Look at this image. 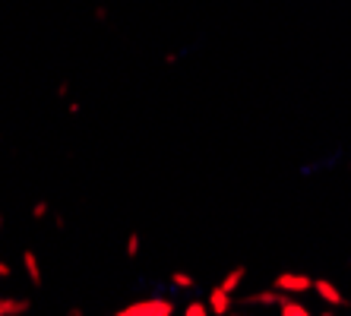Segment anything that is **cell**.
<instances>
[{"label": "cell", "instance_id": "cell-1", "mask_svg": "<svg viewBox=\"0 0 351 316\" xmlns=\"http://www.w3.org/2000/svg\"><path fill=\"white\" fill-rule=\"evenodd\" d=\"M174 304L165 297H149V300H136V304H127V307L117 310V316H171Z\"/></svg>", "mask_w": 351, "mask_h": 316}, {"label": "cell", "instance_id": "cell-2", "mask_svg": "<svg viewBox=\"0 0 351 316\" xmlns=\"http://www.w3.org/2000/svg\"><path fill=\"white\" fill-rule=\"evenodd\" d=\"M278 288V291H288V294H304V291H311L313 288V278L311 276H298V272H282V276L272 282Z\"/></svg>", "mask_w": 351, "mask_h": 316}, {"label": "cell", "instance_id": "cell-3", "mask_svg": "<svg viewBox=\"0 0 351 316\" xmlns=\"http://www.w3.org/2000/svg\"><path fill=\"white\" fill-rule=\"evenodd\" d=\"M313 291H317L319 297L326 300V304H332V307H342V304H345L342 291H339L332 282H326V278H323V282H313Z\"/></svg>", "mask_w": 351, "mask_h": 316}, {"label": "cell", "instance_id": "cell-4", "mask_svg": "<svg viewBox=\"0 0 351 316\" xmlns=\"http://www.w3.org/2000/svg\"><path fill=\"white\" fill-rule=\"evenodd\" d=\"M209 310H213V313H219V316H225L231 310V294L225 291V288H219V284H215L213 294H209Z\"/></svg>", "mask_w": 351, "mask_h": 316}, {"label": "cell", "instance_id": "cell-5", "mask_svg": "<svg viewBox=\"0 0 351 316\" xmlns=\"http://www.w3.org/2000/svg\"><path fill=\"white\" fill-rule=\"evenodd\" d=\"M244 276H247V269L244 266H234V269H231V272H228V276H225V278H221V282H219V288H225V291H234V288H237V284H241V282H244Z\"/></svg>", "mask_w": 351, "mask_h": 316}, {"label": "cell", "instance_id": "cell-6", "mask_svg": "<svg viewBox=\"0 0 351 316\" xmlns=\"http://www.w3.org/2000/svg\"><path fill=\"white\" fill-rule=\"evenodd\" d=\"M278 307H282L278 310L282 316H311V310L304 307V304H294V300H285V297L278 300Z\"/></svg>", "mask_w": 351, "mask_h": 316}, {"label": "cell", "instance_id": "cell-7", "mask_svg": "<svg viewBox=\"0 0 351 316\" xmlns=\"http://www.w3.org/2000/svg\"><path fill=\"white\" fill-rule=\"evenodd\" d=\"M278 300H282V294H276V291H263V294H254V297H247V304H260V307H276Z\"/></svg>", "mask_w": 351, "mask_h": 316}, {"label": "cell", "instance_id": "cell-8", "mask_svg": "<svg viewBox=\"0 0 351 316\" xmlns=\"http://www.w3.org/2000/svg\"><path fill=\"white\" fill-rule=\"evenodd\" d=\"M25 269H29L32 282H41V272H38V263H35V253H25Z\"/></svg>", "mask_w": 351, "mask_h": 316}, {"label": "cell", "instance_id": "cell-9", "mask_svg": "<svg viewBox=\"0 0 351 316\" xmlns=\"http://www.w3.org/2000/svg\"><path fill=\"white\" fill-rule=\"evenodd\" d=\"M29 304H16V300H0V313H19V310H25Z\"/></svg>", "mask_w": 351, "mask_h": 316}, {"label": "cell", "instance_id": "cell-10", "mask_svg": "<svg viewBox=\"0 0 351 316\" xmlns=\"http://www.w3.org/2000/svg\"><path fill=\"white\" fill-rule=\"evenodd\" d=\"M184 313H187V316H206V313H213V310H209V304H199V300H193V304H190Z\"/></svg>", "mask_w": 351, "mask_h": 316}, {"label": "cell", "instance_id": "cell-11", "mask_svg": "<svg viewBox=\"0 0 351 316\" xmlns=\"http://www.w3.org/2000/svg\"><path fill=\"white\" fill-rule=\"evenodd\" d=\"M171 284H178V288H193V278H190L187 272H174V276H171Z\"/></svg>", "mask_w": 351, "mask_h": 316}, {"label": "cell", "instance_id": "cell-12", "mask_svg": "<svg viewBox=\"0 0 351 316\" xmlns=\"http://www.w3.org/2000/svg\"><path fill=\"white\" fill-rule=\"evenodd\" d=\"M136 253H139V234H136V231H133V234L127 237V256H130V260H133Z\"/></svg>", "mask_w": 351, "mask_h": 316}, {"label": "cell", "instance_id": "cell-13", "mask_svg": "<svg viewBox=\"0 0 351 316\" xmlns=\"http://www.w3.org/2000/svg\"><path fill=\"white\" fill-rule=\"evenodd\" d=\"M7 272H10V269H7V266H0V276H7Z\"/></svg>", "mask_w": 351, "mask_h": 316}]
</instances>
